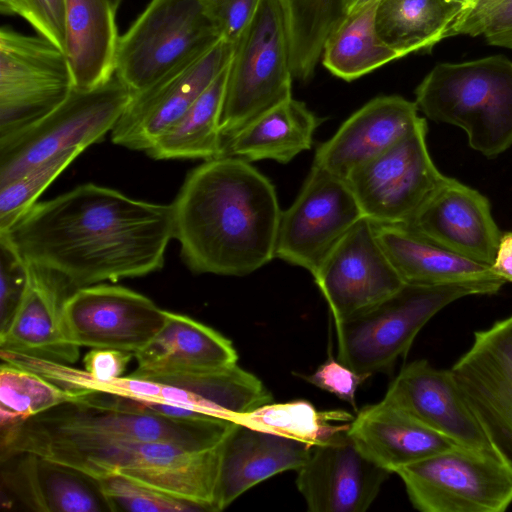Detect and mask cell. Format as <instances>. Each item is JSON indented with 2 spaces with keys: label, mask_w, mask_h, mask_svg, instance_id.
I'll return each instance as SVG.
<instances>
[{
  "label": "cell",
  "mask_w": 512,
  "mask_h": 512,
  "mask_svg": "<svg viewBox=\"0 0 512 512\" xmlns=\"http://www.w3.org/2000/svg\"><path fill=\"white\" fill-rule=\"evenodd\" d=\"M228 66L187 112L146 151L147 155L156 160L204 161L227 155L226 142L220 131V116Z\"/></svg>",
  "instance_id": "32"
},
{
  "label": "cell",
  "mask_w": 512,
  "mask_h": 512,
  "mask_svg": "<svg viewBox=\"0 0 512 512\" xmlns=\"http://www.w3.org/2000/svg\"><path fill=\"white\" fill-rule=\"evenodd\" d=\"M348 434L366 457L390 473L460 446L384 398L363 407Z\"/></svg>",
  "instance_id": "25"
},
{
  "label": "cell",
  "mask_w": 512,
  "mask_h": 512,
  "mask_svg": "<svg viewBox=\"0 0 512 512\" xmlns=\"http://www.w3.org/2000/svg\"><path fill=\"white\" fill-rule=\"evenodd\" d=\"M110 512H199L202 507L174 498L122 475L111 474L96 479Z\"/></svg>",
  "instance_id": "38"
},
{
  "label": "cell",
  "mask_w": 512,
  "mask_h": 512,
  "mask_svg": "<svg viewBox=\"0 0 512 512\" xmlns=\"http://www.w3.org/2000/svg\"><path fill=\"white\" fill-rule=\"evenodd\" d=\"M322 120L305 103L290 97L228 139L226 153L248 162L268 159L287 164L311 148Z\"/></svg>",
  "instance_id": "30"
},
{
  "label": "cell",
  "mask_w": 512,
  "mask_h": 512,
  "mask_svg": "<svg viewBox=\"0 0 512 512\" xmlns=\"http://www.w3.org/2000/svg\"><path fill=\"white\" fill-rule=\"evenodd\" d=\"M67 57L46 38L0 30V140L42 119L74 90Z\"/></svg>",
  "instance_id": "11"
},
{
  "label": "cell",
  "mask_w": 512,
  "mask_h": 512,
  "mask_svg": "<svg viewBox=\"0 0 512 512\" xmlns=\"http://www.w3.org/2000/svg\"><path fill=\"white\" fill-rule=\"evenodd\" d=\"M0 11L3 15H18L30 20L28 0H0Z\"/></svg>",
  "instance_id": "46"
},
{
  "label": "cell",
  "mask_w": 512,
  "mask_h": 512,
  "mask_svg": "<svg viewBox=\"0 0 512 512\" xmlns=\"http://www.w3.org/2000/svg\"><path fill=\"white\" fill-rule=\"evenodd\" d=\"M97 388L138 401L165 403L230 420L272 400L261 380L237 364L205 371L131 373L99 381Z\"/></svg>",
  "instance_id": "14"
},
{
  "label": "cell",
  "mask_w": 512,
  "mask_h": 512,
  "mask_svg": "<svg viewBox=\"0 0 512 512\" xmlns=\"http://www.w3.org/2000/svg\"><path fill=\"white\" fill-rule=\"evenodd\" d=\"M463 10L449 0H380L375 27L380 39L405 57L446 38Z\"/></svg>",
  "instance_id": "31"
},
{
  "label": "cell",
  "mask_w": 512,
  "mask_h": 512,
  "mask_svg": "<svg viewBox=\"0 0 512 512\" xmlns=\"http://www.w3.org/2000/svg\"><path fill=\"white\" fill-rule=\"evenodd\" d=\"M74 289L60 275L29 264V280L12 321L0 333V351L74 364L80 347L65 333L63 306Z\"/></svg>",
  "instance_id": "22"
},
{
  "label": "cell",
  "mask_w": 512,
  "mask_h": 512,
  "mask_svg": "<svg viewBox=\"0 0 512 512\" xmlns=\"http://www.w3.org/2000/svg\"><path fill=\"white\" fill-rule=\"evenodd\" d=\"M401 96L376 97L353 113L316 150L313 165L345 178L409 134L423 117Z\"/></svg>",
  "instance_id": "23"
},
{
  "label": "cell",
  "mask_w": 512,
  "mask_h": 512,
  "mask_svg": "<svg viewBox=\"0 0 512 512\" xmlns=\"http://www.w3.org/2000/svg\"><path fill=\"white\" fill-rule=\"evenodd\" d=\"M371 222L379 244L405 284L440 285L497 276L490 265L446 250L406 226Z\"/></svg>",
  "instance_id": "29"
},
{
  "label": "cell",
  "mask_w": 512,
  "mask_h": 512,
  "mask_svg": "<svg viewBox=\"0 0 512 512\" xmlns=\"http://www.w3.org/2000/svg\"><path fill=\"white\" fill-rule=\"evenodd\" d=\"M395 473L422 512H503L512 503V470L495 454L459 446Z\"/></svg>",
  "instance_id": "10"
},
{
  "label": "cell",
  "mask_w": 512,
  "mask_h": 512,
  "mask_svg": "<svg viewBox=\"0 0 512 512\" xmlns=\"http://www.w3.org/2000/svg\"><path fill=\"white\" fill-rule=\"evenodd\" d=\"M427 131L422 118L404 138L346 177L365 217L405 226L443 182L446 176L428 151Z\"/></svg>",
  "instance_id": "13"
},
{
  "label": "cell",
  "mask_w": 512,
  "mask_h": 512,
  "mask_svg": "<svg viewBox=\"0 0 512 512\" xmlns=\"http://www.w3.org/2000/svg\"><path fill=\"white\" fill-rule=\"evenodd\" d=\"M311 445L235 422L222 442L216 511L228 507L256 484L287 470H298Z\"/></svg>",
  "instance_id": "26"
},
{
  "label": "cell",
  "mask_w": 512,
  "mask_h": 512,
  "mask_svg": "<svg viewBox=\"0 0 512 512\" xmlns=\"http://www.w3.org/2000/svg\"><path fill=\"white\" fill-rule=\"evenodd\" d=\"M173 207V238L197 274L245 276L274 259L282 210L271 181L232 155L190 171Z\"/></svg>",
  "instance_id": "2"
},
{
  "label": "cell",
  "mask_w": 512,
  "mask_h": 512,
  "mask_svg": "<svg viewBox=\"0 0 512 512\" xmlns=\"http://www.w3.org/2000/svg\"><path fill=\"white\" fill-rule=\"evenodd\" d=\"M483 35L488 43L512 49V0H479L463 10L447 37Z\"/></svg>",
  "instance_id": "39"
},
{
  "label": "cell",
  "mask_w": 512,
  "mask_h": 512,
  "mask_svg": "<svg viewBox=\"0 0 512 512\" xmlns=\"http://www.w3.org/2000/svg\"><path fill=\"white\" fill-rule=\"evenodd\" d=\"M352 419L344 411H318L306 400L267 403L240 415L233 421L275 435L292 438L311 446L316 445L349 424Z\"/></svg>",
  "instance_id": "35"
},
{
  "label": "cell",
  "mask_w": 512,
  "mask_h": 512,
  "mask_svg": "<svg viewBox=\"0 0 512 512\" xmlns=\"http://www.w3.org/2000/svg\"><path fill=\"white\" fill-rule=\"evenodd\" d=\"M375 1H379V0H353L351 3L350 11L355 10L357 8H360L362 6H365L366 4H369V3L375 2Z\"/></svg>",
  "instance_id": "47"
},
{
  "label": "cell",
  "mask_w": 512,
  "mask_h": 512,
  "mask_svg": "<svg viewBox=\"0 0 512 512\" xmlns=\"http://www.w3.org/2000/svg\"><path fill=\"white\" fill-rule=\"evenodd\" d=\"M29 280V263L4 233H0V333L18 310Z\"/></svg>",
  "instance_id": "40"
},
{
  "label": "cell",
  "mask_w": 512,
  "mask_h": 512,
  "mask_svg": "<svg viewBox=\"0 0 512 512\" xmlns=\"http://www.w3.org/2000/svg\"><path fill=\"white\" fill-rule=\"evenodd\" d=\"M348 427L311 446L297 470L296 485L309 511L364 512L390 474L361 452Z\"/></svg>",
  "instance_id": "19"
},
{
  "label": "cell",
  "mask_w": 512,
  "mask_h": 512,
  "mask_svg": "<svg viewBox=\"0 0 512 512\" xmlns=\"http://www.w3.org/2000/svg\"><path fill=\"white\" fill-rule=\"evenodd\" d=\"M234 425L233 420L205 414L168 417L142 401L83 390L38 415L1 427L0 457L29 452L51 459L64 453L141 441L207 449L222 443Z\"/></svg>",
  "instance_id": "3"
},
{
  "label": "cell",
  "mask_w": 512,
  "mask_h": 512,
  "mask_svg": "<svg viewBox=\"0 0 512 512\" xmlns=\"http://www.w3.org/2000/svg\"><path fill=\"white\" fill-rule=\"evenodd\" d=\"M384 399L462 447L497 455L450 369L413 361L391 382Z\"/></svg>",
  "instance_id": "21"
},
{
  "label": "cell",
  "mask_w": 512,
  "mask_h": 512,
  "mask_svg": "<svg viewBox=\"0 0 512 512\" xmlns=\"http://www.w3.org/2000/svg\"><path fill=\"white\" fill-rule=\"evenodd\" d=\"M1 483L37 512L110 511L96 479L29 452L1 456Z\"/></svg>",
  "instance_id": "24"
},
{
  "label": "cell",
  "mask_w": 512,
  "mask_h": 512,
  "mask_svg": "<svg viewBox=\"0 0 512 512\" xmlns=\"http://www.w3.org/2000/svg\"><path fill=\"white\" fill-rule=\"evenodd\" d=\"M450 370L492 448L512 470V315L475 332Z\"/></svg>",
  "instance_id": "15"
},
{
  "label": "cell",
  "mask_w": 512,
  "mask_h": 512,
  "mask_svg": "<svg viewBox=\"0 0 512 512\" xmlns=\"http://www.w3.org/2000/svg\"><path fill=\"white\" fill-rule=\"evenodd\" d=\"M28 369L3 362L0 367V427L29 419L71 395Z\"/></svg>",
  "instance_id": "36"
},
{
  "label": "cell",
  "mask_w": 512,
  "mask_h": 512,
  "mask_svg": "<svg viewBox=\"0 0 512 512\" xmlns=\"http://www.w3.org/2000/svg\"><path fill=\"white\" fill-rule=\"evenodd\" d=\"M362 217L347 180L312 165L297 197L281 212L274 258L313 275Z\"/></svg>",
  "instance_id": "12"
},
{
  "label": "cell",
  "mask_w": 512,
  "mask_h": 512,
  "mask_svg": "<svg viewBox=\"0 0 512 512\" xmlns=\"http://www.w3.org/2000/svg\"><path fill=\"white\" fill-rule=\"evenodd\" d=\"M133 374L215 370L237 364L232 342L213 328L186 315L166 311L153 339L134 354Z\"/></svg>",
  "instance_id": "27"
},
{
  "label": "cell",
  "mask_w": 512,
  "mask_h": 512,
  "mask_svg": "<svg viewBox=\"0 0 512 512\" xmlns=\"http://www.w3.org/2000/svg\"><path fill=\"white\" fill-rule=\"evenodd\" d=\"M221 40L204 0H151L119 37L115 74L136 94Z\"/></svg>",
  "instance_id": "8"
},
{
  "label": "cell",
  "mask_w": 512,
  "mask_h": 512,
  "mask_svg": "<svg viewBox=\"0 0 512 512\" xmlns=\"http://www.w3.org/2000/svg\"><path fill=\"white\" fill-rule=\"evenodd\" d=\"M29 23L38 32L64 51L65 3L64 0H28Z\"/></svg>",
  "instance_id": "43"
},
{
  "label": "cell",
  "mask_w": 512,
  "mask_h": 512,
  "mask_svg": "<svg viewBox=\"0 0 512 512\" xmlns=\"http://www.w3.org/2000/svg\"><path fill=\"white\" fill-rule=\"evenodd\" d=\"M379 1L350 11L328 36L321 58L333 75L352 81L402 58L377 34L375 15Z\"/></svg>",
  "instance_id": "33"
},
{
  "label": "cell",
  "mask_w": 512,
  "mask_h": 512,
  "mask_svg": "<svg viewBox=\"0 0 512 512\" xmlns=\"http://www.w3.org/2000/svg\"><path fill=\"white\" fill-rule=\"evenodd\" d=\"M222 40L234 44L253 18L260 0H204Z\"/></svg>",
  "instance_id": "42"
},
{
  "label": "cell",
  "mask_w": 512,
  "mask_h": 512,
  "mask_svg": "<svg viewBox=\"0 0 512 512\" xmlns=\"http://www.w3.org/2000/svg\"><path fill=\"white\" fill-rule=\"evenodd\" d=\"M289 18L282 0H260L233 44L220 116L225 142L258 116L292 97Z\"/></svg>",
  "instance_id": "6"
},
{
  "label": "cell",
  "mask_w": 512,
  "mask_h": 512,
  "mask_svg": "<svg viewBox=\"0 0 512 512\" xmlns=\"http://www.w3.org/2000/svg\"><path fill=\"white\" fill-rule=\"evenodd\" d=\"M491 270L503 280L512 282V232L501 234Z\"/></svg>",
  "instance_id": "45"
},
{
  "label": "cell",
  "mask_w": 512,
  "mask_h": 512,
  "mask_svg": "<svg viewBox=\"0 0 512 512\" xmlns=\"http://www.w3.org/2000/svg\"><path fill=\"white\" fill-rule=\"evenodd\" d=\"M405 226L446 250L490 266L501 237L489 200L447 176Z\"/></svg>",
  "instance_id": "20"
},
{
  "label": "cell",
  "mask_w": 512,
  "mask_h": 512,
  "mask_svg": "<svg viewBox=\"0 0 512 512\" xmlns=\"http://www.w3.org/2000/svg\"><path fill=\"white\" fill-rule=\"evenodd\" d=\"M222 443L193 449L163 441L123 442L49 460L94 479L118 474L177 499L216 511Z\"/></svg>",
  "instance_id": "7"
},
{
  "label": "cell",
  "mask_w": 512,
  "mask_h": 512,
  "mask_svg": "<svg viewBox=\"0 0 512 512\" xmlns=\"http://www.w3.org/2000/svg\"><path fill=\"white\" fill-rule=\"evenodd\" d=\"M449 1L456 2V3L461 4V5L464 7V10H466V9H470V8H472L473 6H475V5H476V3H477L479 0H449Z\"/></svg>",
  "instance_id": "48"
},
{
  "label": "cell",
  "mask_w": 512,
  "mask_h": 512,
  "mask_svg": "<svg viewBox=\"0 0 512 512\" xmlns=\"http://www.w3.org/2000/svg\"><path fill=\"white\" fill-rule=\"evenodd\" d=\"M133 97L116 76L89 90L75 89L48 115L0 140V185L71 150L83 152L100 141Z\"/></svg>",
  "instance_id": "9"
},
{
  "label": "cell",
  "mask_w": 512,
  "mask_h": 512,
  "mask_svg": "<svg viewBox=\"0 0 512 512\" xmlns=\"http://www.w3.org/2000/svg\"><path fill=\"white\" fill-rule=\"evenodd\" d=\"M504 283L494 276L440 285L404 284L387 299L335 325L338 360L360 374L387 372L440 310L466 296L495 294Z\"/></svg>",
  "instance_id": "5"
},
{
  "label": "cell",
  "mask_w": 512,
  "mask_h": 512,
  "mask_svg": "<svg viewBox=\"0 0 512 512\" xmlns=\"http://www.w3.org/2000/svg\"><path fill=\"white\" fill-rule=\"evenodd\" d=\"M415 103L436 122L465 131L469 146L492 158L512 145V61L488 56L436 65L415 90Z\"/></svg>",
  "instance_id": "4"
},
{
  "label": "cell",
  "mask_w": 512,
  "mask_h": 512,
  "mask_svg": "<svg viewBox=\"0 0 512 512\" xmlns=\"http://www.w3.org/2000/svg\"><path fill=\"white\" fill-rule=\"evenodd\" d=\"M133 353L108 349L92 348L83 358L85 370L98 381H110L122 376Z\"/></svg>",
  "instance_id": "44"
},
{
  "label": "cell",
  "mask_w": 512,
  "mask_h": 512,
  "mask_svg": "<svg viewBox=\"0 0 512 512\" xmlns=\"http://www.w3.org/2000/svg\"><path fill=\"white\" fill-rule=\"evenodd\" d=\"M71 150L36 165L0 185V232L8 230L40 194L81 154Z\"/></svg>",
  "instance_id": "37"
},
{
  "label": "cell",
  "mask_w": 512,
  "mask_h": 512,
  "mask_svg": "<svg viewBox=\"0 0 512 512\" xmlns=\"http://www.w3.org/2000/svg\"><path fill=\"white\" fill-rule=\"evenodd\" d=\"M368 377L370 375L357 373L339 360L329 357L313 374L306 377V380L334 394L356 410L357 389Z\"/></svg>",
  "instance_id": "41"
},
{
  "label": "cell",
  "mask_w": 512,
  "mask_h": 512,
  "mask_svg": "<svg viewBox=\"0 0 512 512\" xmlns=\"http://www.w3.org/2000/svg\"><path fill=\"white\" fill-rule=\"evenodd\" d=\"M165 321L166 310L148 297L103 283L73 290L63 306L66 336L80 348L135 354L153 339Z\"/></svg>",
  "instance_id": "16"
},
{
  "label": "cell",
  "mask_w": 512,
  "mask_h": 512,
  "mask_svg": "<svg viewBox=\"0 0 512 512\" xmlns=\"http://www.w3.org/2000/svg\"><path fill=\"white\" fill-rule=\"evenodd\" d=\"M338 324L395 294L404 282L362 217L312 275Z\"/></svg>",
  "instance_id": "18"
},
{
  "label": "cell",
  "mask_w": 512,
  "mask_h": 512,
  "mask_svg": "<svg viewBox=\"0 0 512 512\" xmlns=\"http://www.w3.org/2000/svg\"><path fill=\"white\" fill-rule=\"evenodd\" d=\"M121 2H122V0H112V3L116 10L119 8Z\"/></svg>",
  "instance_id": "49"
},
{
  "label": "cell",
  "mask_w": 512,
  "mask_h": 512,
  "mask_svg": "<svg viewBox=\"0 0 512 512\" xmlns=\"http://www.w3.org/2000/svg\"><path fill=\"white\" fill-rule=\"evenodd\" d=\"M286 5L293 77L314 74L328 36L348 15L353 0H282Z\"/></svg>",
  "instance_id": "34"
},
{
  "label": "cell",
  "mask_w": 512,
  "mask_h": 512,
  "mask_svg": "<svg viewBox=\"0 0 512 512\" xmlns=\"http://www.w3.org/2000/svg\"><path fill=\"white\" fill-rule=\"evenodd\" d=\"M172 204L93 183L32 205L4 233L29 263L77 288L160 270L173 238Z\"/></svg>",
  "instance_id": "1"
},
{
  "label": "cell",
  "mask_w": 512,
  "mask_h": 512,
  "mask_svg": "<svg viewBox=\"0 0 512 512\" xmlns=\"http://www.w3.org/2000/svg\"><path fill=\"white\" fill-rule=\"evenodd\" d=\"M67 57L75 89L96 88L115 74L119 35L112 0H64Z\"/></svg>",
  "instance_id": "28"
},
{
  "label": "cell",
  "mask_w": 512,
  "mask_h": 512,
  "mask_svg": "<svg viewBox=\"0 0 512 512\" xmlns=\"http://www.w3.org/2000/svg\"><path fill=\"white\" fill-rule=\"evenodd\" d=\"M233 44L219 41L133 97L112 128L114 144L147 151L193 105L228 66Z\"/></svg>",
  "instance_id": "17"
}]
</instances>
